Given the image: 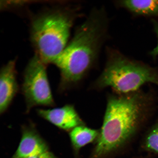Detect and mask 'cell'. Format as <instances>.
I'll use <instances>...</instances> for the list:
<instances>
[{"label":"cell","instance_id":"obj_1","mask_svg":"<svg viewBox=\"0 0 158 158\" xmlns=\"http://www.w3.org/2000/svg\"><path fill=\"white\" fill-rule=\"evenodd\" d=\"M153 99L138 90L108 97L103 123L89 158H108L129 145L149 117Z\"/></svg>","mask_w":158,"mask_h":158},{"label":"cell","instance_id":"obj_2","mask_svg":"<svg viewBox=\"0 0 158 158\" xmlns=\"http://www.w3.org/2000/svg\"><path fill=\"white\" fill-rule=\"evenodd\" d=\"M109 23L103 7L93 9L72 40L55 59L52 63L60 73L59 92L78 84L94 67L107 38Z\"/></svg>","mask_w":158,"mask_h":158},{"label":"cell","instance_id":"obj_3","mask_svg":"<svg viewBox=\"0 0 158 158\" xmlns=\"http://www.w3.org/2000/svg\"><path fill=\"white\" fill-rule=\"evenodd\" d=\"M105 66L92 85L94 89L111 88L116 94L139 90L147 83L158 85V70L149 65L128 58L119 51L109 49Z\"/></svg>","mask_w":158,"mask_h":158},{"label":"cell","instance_id":"obj_4","mask_svg":"<svg viewBox=\"0 0 158 158\" xmlns=\"http://www.w3.org/2000/svg\"><path fill=\"white\" fill-rule=\"evenodd\" d=\"M76 15L73 12L55 10L33 21L31 41L35 54L45 64L52 63L66 48Z\"/></svg>","mask_w":158,"mask_h":158},{"label":"cell","instance_id":"obj_5","mask_svg":"<svg viewBox=\"0 0 158 158\" xmlns=\"http://www.w3.org/2000/svg\"><path fill=\"white\" fill-rule=\"evenodd\" d=\"M45 65L35 54L25 69L21 90L26 106V113L35 106L52 107L55 105Z\"/></svg>","mask_w":158,"mask_h":158},{"label":"cell","instance_id":"obj_6","mask_svg":"<svg viewBox=\"0 0 158 158\" xmlns=\"http://www.w3.org/2000/svg\"><path fill=\"white\" fill-rule=\"evenodd\" d=\"M49 149L48 144L34 124H24L18 148L11 158H29L48 151Z\"/></svg>","mask_w":158,"mask_h":158},{"label":"cell","instance_id":"obj_7","mask_svg":"<svg viewBox=\"0 0 158 158\" xmlns=\"http://www.w3.org/2000/svg\"><path fill=\"white\" fill-rule=\"evenodd\" d=\"M37 112L40 117L65 131L69 132L77 126L85 124L72 104L49 109H39Z\"/></svg>","mask_w":158,"mask_h":158},{"label":"cell","instance_id":"obj_8","mask_svg":"<svg viewBox=\"0 0 158 158\" xmlns=\"http://www.w3.org/2000/svg\"><path fill=\"white\" fill-rule=\"evenodd\" d=\"M16 60H11L2 68L0 74V114L5 113L19 91Z\"/></svg>","mask_w":158,"mask_h":158},{"label":"cell","instance_id":"obj_9","mask_svg":"<svg viewBox=\"0 0 158 158\" xmlns=\"http://www.w3.org/2000/svg\"><path fill=\"white\" fill-rule=\"evenodd\" d=\"M115 4L135 16L158 17V0H126L116 1Z\"/></svg>","mask_w":158,"mask_h":158},{"label":"cell","instance_id":"obj_10","mask_svg":"<svg viewBox=\"0 0 158 158\" xmlns=\"http://www.w3.org/2000/svg\"><path fill=\"white\" fill-rule=\"evenodd\" d=\"M100 130L93 129L82 125L75 127L69 132L71 145L75 155L78 157L80 150L88 144L95 143Z\"/></svg>","mask_w":158,"mask_h":158},{"label":"cell","instance_id":"obj_11","mask_svg":"<svg viewBox=\"0 0 158 158\" xmlns=\"http://www.w3.org/2000/svg\"><path fill=\"white\" fill-rule=\"evenodd\" d=\"M141 146L144 151L158 154V123L148 130L144 136Z\"/></svg>","mask_w":158,"mask_h":158},{"label":"cell","instance_id":"obj_12","mask_svg":"<svg viewBox=\"0 0 158 158\" xmlns=\"http://www.w3.org/2000/svg\"><path fill=\"white\" fill-rule=\"evenodd\" d=\"M154 31H155L157 38V44L155 48L150 52V54L152 57L155 58L158 56V23L155 20L152 21Z\"/></svg>","mask_w":158,"mask_h":158},{"label":"cell","instance_id":"obj_13","mask_svg":"<svg viewBox=\"0 0 158 158\" xmlns=\"http://www.w3.org/2000/svg\"><path fill=\"white\" fill-rule=\"evenodd\" d=\"M29 158H57L54 154L51 152L47 151L40 155L34 156Z\"/></svg>","mask_w":158,"mask_h":158}]
</instances>
